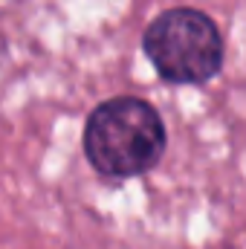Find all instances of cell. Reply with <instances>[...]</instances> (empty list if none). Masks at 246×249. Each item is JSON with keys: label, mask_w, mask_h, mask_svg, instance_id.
I'll return each instance as SVG.
<instances>
[{"label": "cell", "mask_w": 246, "mask_h": 249, "mask_svg": "<svg viewBox=\"0 0 246 249\" xmlns=\"http://www.w3.org/2000/svg\"><path fill=\"white\" fill-rule=\"evenodd\" d=\"M145 55L171 84H203L223 67V38L197 9H171L145 32Z\"/></svg>", "instance_id": "cell-2"}, {"label": "cell", "mask_w": 246, "mask_h": 249, "mask_svg": "<svg viewBox=\"0 0 246 249\" xmlns=\"http://www.w3.org/2000/svg\"><path fill=\"white\" fill-rule=\"evenodd\" d=\"M165 151L159 113L136 99L119 96L99 105L84 127V154L105 177H136L151 171Z\"/></svg>", "instance_id": "cell-1"}]
</instances>
